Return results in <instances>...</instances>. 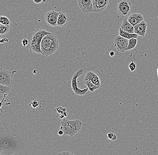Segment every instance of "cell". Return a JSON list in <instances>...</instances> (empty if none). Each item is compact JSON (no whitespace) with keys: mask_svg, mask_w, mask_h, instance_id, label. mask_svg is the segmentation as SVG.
I'll return each mask as SVG.
<instances>
[{"mask_svg":"<svg viewBox=\"0 0 158 155\" xmlns=\"http://www.w3.org/2000/svg\"><path fill=\"white\" fill-rule=\"evenodd\" d=\"M134 27L135 34L141 36H145L147 30V24L145 20L141 22Z\"/></svg>","mask_w":158,"mask_h":155,"instance_id":"12","label":"cell"},{"mask_svg":"<svg viewBox=\"0 0 158 155\" xmlns=\"http://www.w3.org/2000/svg\"><path fill=\"white\" fill-rule=\"evenodd\" d=\"M59 13L54 10H50L45 15V20L46 23L52 27L57 26V21Z\"/></svg>","mask_w":158,"mask_h":155,"instance_id":"8","label":"cell"},{"mask_svg":"<svg viewBox=\"0 0 158 155\" xmlns=\"http://www.w3.org/2000/svg\"><path fill=\"white\" fill-rule=\"evenodd\" d=\"M78 3L80 9L84 13L93 12V0H78Z\"/></svg>","mask_w":158,"mask_h":155,"instance_id":"9","label":"cell"},{"mask_svg":"<svg viewBox=\"0 0 158 155\" xmlns=\"http://www.w3.org/2000/svg\"><path fill=\"white\" fill-rule=\"evenodd\" d=\"M157 73H158V69H157Z\"/></svg>","mask_w":158,"mask_h":155,"instance_id":"31","label":"cell"},{"mask_svg":"<svg viewBox=\"0 0 158 155\" xmlns=\"http://www.w3.org/2000/svg\"><path fill=\"white\" fill-rule=\"evenodd\" d=\"M43 0H33L34 2L36 4H40L42 2Z\"/></svg>","mask_w":158,"mask_h":155,"instance_id":"27","label":"cell"},{"mask_svg":"<svg viewBox=\"0 0 158 155\" xmlns=\"http://www.w3.org/2000/svg\"><path fill=\"white\" fill-rule=\"evenodd\" d=\"M114 55H115V53H114V51H111L110 53V57H114Z\"/></svg>","mask_w":158,"mask_h":155,"instance_id":"29","label":"cell"},{"mask_svg":"<svg viewBox=\"0 0 158 155\" xmlns=\"http://www.w3.org/2000/svg\"><path fill=\"white\" fill-rule=\"evenodd\" d=\"M57 155H74V154L69 152H67V151H63L62 152H60L59 153H58Z\"/></svg>","mask_w":158,"mask_h":155,"instance_id":"26","label":"cell"},{"mask_svg":"<svg viewBox=\"0 0 158 155\" xmlns=\"http://www.w3.org/2000/svg\"><path fill=\"white\" fill-rule=\"evenodd\" d=\"M10 30V25H5L1 23L0 24V34L1 35H4L8 33Z\"/></svg>","mask_w":158,"mask_h":155,"instance_id":"19","label":"cell"},{"mask_svg":"<svg viewBox=\"0 0 158 155\" xmlns=\"http://www.w3.org/2000/svg\"><path fill=\"white\" fill-rule=\"evenodd\" d=\"M127 20L134 27L136 25L144 21V18L142 15L140 13H134L129 15Z\"/></svg>","mask_w":158,"mask_h":155,"instance_id":"13","label":"cell"},{"mask_svg":"<svg viewBox=\"0 0 158 155\" xmlns=\"http://www.w3.org/2000/svg\"><path fill=\"white\" fill-rule=\"evenodd\" d=\"M46 0H43V2H46Z\"/></svg>","mask_w":158,"mask_h":155,"instance_id":"30","label":"cell"},{"mask_svg":"<svg viewBox=\"0 0 158 155\" xmlns=\"http://www.w3.org/2000/svg\"><path fill=\"white\" fill-rule=\"evenodd\" d=\"M22 43L24 47H27L29 45V42L27 39H23L22 40Z\"/></svg>","mask_w":158,"mask_h":155,"instance_id":"25","label":"cell"},{"mask_svg":"<svg viewBox=\"0 0 158 155\" xmlns=\"http://www.w3.org/2000/svg\"><path fill=\"white\" fill-rule=\"evenodd\" d=\"M109 0H93V12L99 13L106 8Z\"/></svg>","mask_w":158,"mask_h":155,"instance_id":"10","label":"cell"},{"mask_svg":"<svg viewBox=\"0 0 158 155\" xmlns=\"http://www.w3.org/2000/svg\"><path fill=\"white\" fill-rule=\"evenodd\" d=\"M138 43V39L136 38H132L129 39V43L127 47L126 51L131 50L136 47Z\"/></svg>","mask_w":158,"mask_h":155,"instance_id":"18","label":"cell"},{"mask_svg":"<svg viewBox=\"0 0 158 155\" xmlns=\"http://www.w3.org/2000/svg\"><path fill=\"white\" fill-rule=\"evenodd\" d=\"M13 75L11 71L6 69H0V84L8 86L11 87L12 85Z\"/></svg>","mask_w":158,"mask_h":155,"instance_id":"6","label":"cell"},{"mask_svg":"<svg viewBox=\"0 0 158 155\" xmlns=\"http://www.w3.org/2000/svg\"><path fill=\"white\" fill-rule=\"evenodd\" d=\"M120 28L124 31L130 34H134V27L129 23L127 19H124L123 22L121 23Z\"/></svg>","mask_w":158,"mask_h":155,"instance_id":"15","label":"cell"},{"mask_svg":"<svg viewBox=\"0 0 158 155\" xmlns=\"http://www.w3.org/2000/svg\"><path fill=\"white\" fill-rule=\"evenodd\" d=\"M58 134H59V135H64V132H63V130H60L58 131Z\"/></svg>","mask_w":158,"mask_h":155,"instance_id":"28","label":"cell"},{"mask_svg":"<svg viewBox=\"0 0 158 155\" xmlns=\"http://www.w3.org/2000/svg\"><path fill=\"white\" fill-rule=\"evenodd\" d=\"M106 137L108 139L112 140H115L117 139L116 135L114 134V133H112V132H109L107 134Z\"/></svg>","mask_w":158,"mask_h":155,"instance_id":"22","label":"cell"},{"mask_svg":"<svg viewBox=\"0 0 158 155\" xmlns=\"http://www.w3.org/2000/svg\"><path fill=\"white\" fill-rule=\"evenodd\" d=\"M10 87L5 85L0 84V93L4 94H7L10 93Z\"/></svg>","mask_w":158,"mask_h":155,"instance_id":"20","label":"cell"},{"mask_svg":"<svg viewBox=\"0 0 158 155\" xmlns=\"http://www.w3.org/2000/svg\"><path fill=\"white\" fill-rule=\"evenodd\" d=\"M31 106L33 108H36L38 106L39 103L37 101H33L31 103Z\"/></svg>","mask_w":158,"mask_h":155,"instance_id":"24","label":"cell"},{"mask_svg":"<svg viewBox=\"0 0 158 155\" xmlns=\"http://www.w3.org/2000/svg\"><path fill=\"white\" fill-rule=\"evenodd\" d=\"M129 41V39L125 38L121 35H117L114 39V47L118 51L125 53L128 47Z\"/></svg>","mask_w":158,"mask_h":155,"instance_id":"7","label":"cell"},{"mask_svg":"<svg viewBox=\"0 0 158 155\" xmlns=\"http://www.w3.org/2000/svg\"><path fill=\"white\" fill-rule=\"evenodd\" d=\"M129 69L131 71H133L135 70L136 68V65L135 63L132 61L131 63L129 65Z\"/></svg>","mask_w":158,"mask_h":155,"instance_id":"23","label":"cell"},{"mask_svg":"<svg viewBox=\"0 0 158 155\" xmlns=\"http://www.w3.org/2000/svg\"><path fill=\"white\" fill-rule=\"evenodd\" d=\"M132 9V3L128 0H120L116 5V10L122 18L129 16Z\"/></svg>","mask_w":158,"mask_h":155,"instance_id":"5","label":"cell"},{"mask_svg":"<svg viewBox=\"0 0 158 155\" xmlns=\"http://www.w3.org/2000/svg\"><path fill=\"white\" fill-rule=\"evenodd\" d=\"M50 32L43 29H37L34 31L27 36L29 45L27 48L30 51L36 53L41 54V44L42 39L44 36L50 33Z\"/></svg>","mask_w":158,"mask_h":155,"instance_id":"2","label":"cell"},{"mask_svg":"<svg viewBox=\"0 0 158 155\" xmlns=\"http://www.w3.org/2000/svg\"><path fill=\"white\" fill-rule=\"evenodd\" d=\"M59 46V39L57 35L50 33L44 36L41 44L42 54L46 57L50 56L56 53Z\"/></svg>","mask_w":158,"mask_h":155,"instance_id":"1","label":"cell"},{"mask_svg":"<svg viewBox=\"0 0 158 155\" xmlns=\"http://www.w3.org/2000/svg\"><path fill=\"white\" fill-rule=\"evenodd\" d=\"M0 22L2 24L5 25H10V23L9 19L3 15H1L0 17Z\"/></svg>","mask_w":158,"mask_h":155,"instance_id":"21","label":"cell"},{"mask_svg":"<svg viewBox=\"0 0 158 155\" xmlns=\"http://www.w3.org/2000/svg\"><path fill=\"white\" fill-rule=\"evenodd\" d=\"M84 71V69L83 68H80V69L77 70V71L72 75V82H71L72 89L74 94L77 95H80V96L85 95L86 94H87L89 90L88 87L83 89V90L79 89L78 87V85H77V78L83 75Z\"/></svg>","mask_w":158,"mask_h":155,"instance_id":"4","label":"cell"},{"mask_svg":"<svg viewBox=\"0 0 158 155\" xmlns=\"http://www.w3.org/2000/svg\"><path fill=\"white\" fill-rule=\"evenodd\" d=\"M84 82L87 86L89 91H90V92H91V93H93V92H95L96 90L100 88V87L94 85L92 82H91L89 80L84 79Z\"/></svg>","mask_w":158,"mask_h":155,"instance_id":"17","label":"cell"},{"mask_svg":"<svg viewBox=\"0 0 158 155\" xmlns=\"http://www.w3.org/2000/svg\"><path fill=\"white\" fill-rule=\"evenodd\" d=\"M118 35H121L122 37L127 38L128 39H131L132 38H138L139 35L136 34H130L124 31L121 28H120L118 30Z\"/></svg>","mask_w":158,"mask_h":155,"instance_id":"16","label":"cell"},{"mask_svg":"<svg viewBox=\"0 0 158 155\" xmlns=\"http://www.w3.org/2000/svg\"><path fill=\"white\" fill-rule=\"evenodd\" d=\"M84 79L89 80L92 82L94 85L99 87H100V79L99 77H98V75L93 71H89L86 73V75L84 76Z\"/></svg>","mask_w":158,"mask_h":155,"instance_id":"14","label":"cell"},{"mask_svg":"<svg viewBox=\"0 0 158 155\" xmlns=\"http://www.w3.org/2000/svg\"></svg>","mask_w":158,"mask_h":155,"instance_id":"32","label":"cell"},{"mask_svg":"<svg viewBox=\"0 0 158 155\" xmlns=\"http://www.w3.org/2000/svg\"><path fill=\"white\" fill-rule=\"evenodd\" d=\"M60 130H63L64 135H69L72 137L82 128V122L80 120H70L63 119L61 122Z\"/></svg>","mask_w":158,"mask_h":155,"instance_id":"3","label":"cell"},{"mask_svg":"<svg viewBox=\"0 0 158 155\" xmlns=\"http://www.w3.org/2000/svg\"><path fill=\"white\" fill-rule=\"evenodd\" d=\"M70 18L69 15L66 13L61 11L59 13L57 21V26L59 27H63L68 24L70 22Z\"/></svg>","mask_w":158,"mask_h":155,"instance_id":"11","label":"cell"}]
</instances>
